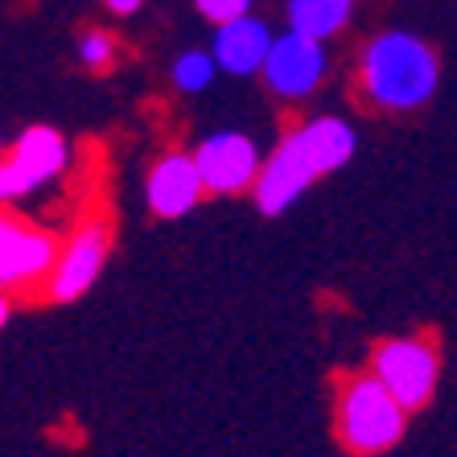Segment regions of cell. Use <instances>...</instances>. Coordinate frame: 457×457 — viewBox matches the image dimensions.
I'll use <instances>...</instances> for the list:
<instances>
[{
    "label": "cell",
    "instance_id": "15",
    "mask_svg": "<svg viewBox=\"0 0 457 457\" xmlns=\"http://www.w3.org/2000/svg\"><path fill=\"white\" fill-rule=\"evenodd\" d=\"M79 62L91 66V71H107V66L116 62V42H112V33H87L83 42H79Z\"/></svg>",
    "mask_w": 457,
    "mask_h": 457
},
{
    "label": "cell",
    "instance_id": "14",
    "mask_svg": "<svg viewBox=\"0 0 457 457\" xmlns=\"http://www.w3.org/2000/svg\"><path fill=\"white\" fill-rule=\"evenodd\" d=\"M214 71H219V58L214 54H181L178 62H173V83L181 87V91H206L214 79Z\"/></svg>",
    "mask_w": 457,
    "mask_h": 457
},
{
    "label": "cell",
    "instance_id": "5",
    "mask_svg": "<svg viewBox=\"0 0 457 457\" xmlns=\"http://www.w3.org/2000/svg\"><path fill=\"white\" fill-rule=\"evenodd\" d=\"M375 375L412 412V408L428 404V395L436 387V354L428 342H412V338L383 342L379 351H375Z\"/></svg>",
    "mask_w": 457,
    "mask_h": 457
},
{
    "label": "cell",
    "instance_id": "3",
    "mask_svg": "<svg viewBox=\"0 0 457 457\" xmlns=\"http://www.w3.org/2000/svg\"><path fill=\"white\" fill-rule=\"evenodd\" d=\"M66 165V140L54 132V128H25L12 153L4 157V170H0V194L4 198H21L33 194L37 186L54 181Z\"/></svg>",
    "mask_w": 457,
    "mask_h": 457
},
{
    "label": "cell",
    "instance_id": "12",
    "mask_svg": "<svg viewBox=\"0 0 457 457\" xmlns=\"http://www.w3.org/2000/svg\"><path fill=\"white\" fill-rule=\"evenodd\" d=\"M297 137H301V145H305V153L313 157L318 173H330L354 157V128L346 124V120L321 116V120L301 128Z\"/></svg>",
    "mask_w": 457,
    "mask_h": 457
},
{
    "label": "cell",
    "instance_id": "6",
    "mask_svg": "<svg viewBox=\"0 0 457 457\" xmlns=\"http://www.w3.org/2000/svg\"><path fill=\"white\" fill-rule=\"evenodd\" d=\"M313 178H321L318 165H313V157L305 153L301 137L293 132V137H288L285 145H280V149L264 161V170H260V178H255V186H252L260 214L288 211V206L297 203L301 194L313 186Z\"/></svg>",
    "mask_w": 457,
    "mask_h": 457
},
{
    "label": "cell",
    "instance_id": "16",
    "mask_svg": "<svg viewBox=\"0 0 457 457\" xmlns=\"http://www.w3.org/2000/svg\"><path fill=\"white\" fill-rule=\"evenodd\" d=\"M194 4H198V12H203V17H211L214 25L235 21V17L252 12V0H194Z\"/></svg>",
    "mask_w": 457,
    "mask_h": 457
},
{
    "label": "cell",
    "instance_id": "4",
    "mask_svg": "<svg viewBox=\"0 0 457 457\" xmlns=\"http://www.w3.org/2000/svg\"><path fill=\"white\" fill-rule=\"evenodd\" d=\"M260 75H264V83L280 99H305L326 79V50H321L318 37H309L301 29H288L272 42Z\"/></svg>",
    "mask_w": 457,
    "mask_h": 457
},
{
    "label": "cell",
    "instance_id": "13",
    "mask_svg": "<svg viewBox=\"0 0 457 457\" xmlns=\"http://www.w3.org/2000/svg\"><path fill=\"white\" fill-rule=\"evenodd\" d=\"M351 9L354 0H288V29H301L326 42L351 21Z\"/></svg>",
    "mask_w": 457,
    "mask_h": 457
},
{
    "label": "cell",
    "instance_id": "10",
    "mask_svg": "<svg viewBox=\"0 0 457 457\" xmlns=\"http://www.w3.org/2000/svg\"><path fill=\"white\" fill-rule=\"evenodd\" d=\"M206 181H203V170L198 161L186 157V153H170L161 157L149 173V206L157 219H181L190 214L203 198Z\"/></svg>",
    "mask_w": 457,
    "mask_h": 457
},
{
    "label": "cell",
    "instance_id": "11",
    "mask_svg": "<svg viewBox=\"0 0 457 457\" xmlns=\"http://www.w3.org/2000/svg\"><path fill=\"white\" fill-rule=\"evenodd\" d=\"M272 42H277V33L268 29L260 17L244 12V17L219 25L214 58H219V66H223L227 75H255V71H264Z\"/></svg>",
    "mask_w": 457,
    "mask_h": 457
},
{
    "label": "cell",
    "instance_id": "2",
    "mask_svg": "<svg viewBox=\"0 0 457 457\" xmlns=\"http://www.w3.org/2000/svg\"><path fill=\"white\" fill-rule=\"evenodd\" d=\"M408 408L392 395V387L379 375H359L346 383L338 400V433L351 453H383L404 433Z\"/></svg>",
    "mask_w": 457,
    "mask_h": 457
},
{
    "label": "cell",
    "instance_id": "7",
    "mask_svg": "<svg viewBox=\"0 0 457 457\" xmlns=\"http://www.w3.org/2000/svg\"><path fill=\"white\" fill-rule=\"evenodd\" d=\"M198 170H203L206 190L214 194H239V190H252L255 178H260V153L255 145L244 137V132H219V137L203 140L198 153Z\"/></svg>",
    "mask_w": 457,
    "mask_h": 457
},
{
    "label": "cell",
    "instance_id": "17",
    "mask_svg": "<svg viewBox=\"0 0 457 457\" xmlns=\"http://www.w3.org/2000/svg\"><path fill=\"white\" fill-rule=\"evenodd\" d=\"M104 4H107L112 12H120V17H128V12H137L145 0H104Z\"/></svg>",
    "mask_w": 457,
    "mask_h": 457
},
{
    "label": "cell",
    "instance_id": "8",
    "mask_svg": "<svg viewBox=\"0 0 457 457\" xmlns=\"http://www.w3.org/2000/svg\"><path fill=\"white\" fill-rule=\"evenodd\" d=\"M54 264H58V247L46 231L21 227L17 219L0 223V280H4V288L50 277Z\"/></svg>",
    "mask_w": 457,
    "mask_h": 457
},
{
    "label": "cell",
    "instance_id": "1",
    "mask_svg": "<svg viewBox=\"0 0 457 457\" xmlns=\"http://www.w3.org/2000/svg\"><path fill=\"white\" fill-rule=\"evenodd\" d=\"M362 91L392 112L428 104L436 91V54L416 33H379L362 54Z\"/></svg>",
    "mask_w": 457,
    "mask_h": 457
},
{
    "label": "cell",
    "instance_id": "9",
    "mask_svg": "<svg viewBox=\"0 0 457 457\" xmlns=\"http://www.w3.org/2000/svg\"><path fill=\"white\" fill-rule=\"evenodd\" d=\"M107 244H112V239H107V227H99V223L83 227V231L58 252V264H54V272H50V297L75 301L79 293H87V288L96 285L99 268H104V260H107Z\"/></svg>",
    "mask_w": 457,
    "mask_h": 457
}]
</instances>
